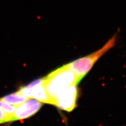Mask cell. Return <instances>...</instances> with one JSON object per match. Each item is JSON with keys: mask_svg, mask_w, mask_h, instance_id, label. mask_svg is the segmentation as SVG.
Segmentation results:
<instances>
[{"mask_svg": "<svg viewBox=\"0 0 126 126\" xmlns=\"http://www.w3.org/2000/svg\"><path fill=\"white\" fill-rule=\"evenodd\" d=\"M81 80L65 65L57 68L44 78L46 92L53 105L54 99L63 90L77 84Z\"/></svg>", "mask_w": 126, "mask_h": 126, "instance_id": "cell-1", "label": "cell"}, {"mask_svg": "<svg viewBox=\"0 0 126 126\" xmlns=\"http://www.w3.org/2000/svg\"><path fill=\"white\" fill-rule=\"evenodd\" d=\"M116 40V35H113L100 49L87 56L70 62L67 65L81 80L91 70L95 63L115 45Z\"/></svg>", "mask_w": 126, "mask_h": 126, "instance_id": "cell-2", "label": "cell"}, {"mask_svg": "<svg viewBox=\"0 0 126 126\" xmlns=\"http://www.w3.org/2000/svg\"><path fill=\"white\" fill-rule=\"evenodd\" d=\"M78 96L77 85L71 86L58 94L54 100L53 105L61 110L70 112L76 107Z\"/></svg>", "mask_w": 126, "mask_h": 126, "instance_id": "cell-3", "label": "cell"}, {"mask_svg": "<svg viewBox=\"0 0 126 126\" xmlns=\"http://www.w3.org/2000/svg\"><path fill=\"white\" fill-rule=\"evenodd\" d=\"M29 98H34L43 103L52 104V101L46 92L44 78L35 80L18 91Z\"/></svg>", "mask_w": 126, "mask_h": 126, "instance_id": "cell-4", "label": "cell"}, {"mask_svg": "<svg viewBox=\"0 0 126 126\" xmlns=\"http://www.w3.org/2000/svg\"><path fill=\"white\" fill-rule=\"evenodd\" d=\"M43 102L34 98H29L15 107L11 122L23 120L35 115L41 109Z\"/></svg>", "mask_w": 126, "mask_h": 126, "instance_id": "cell-5", "label": "cell"}, {"mask_svg": "<svg viewBox=\"0 0 126 126\" xmlns=\"http://www.w3.org/2000/svg\"><path fill=\"white\" fill-rule=\"evenodd\" d=\"M15 107L0 100V124L11 122Z\"/></svg>", "mask_w": 126, "mask_h": 126, "instance_id": "cell-6", "label": "cell"}, {"mask_svg": "<svg viewBox=\"0 0 126 126\" xmlns=\"http://www.w3.org/2000/svg\"><path fill=\"white\" fill-rule=\"evenodd\" d=\"M29 98L23 95L22 94L19 93L17 92L15 93L12 94L5 97H3V98H1L0 100L6 102L7 104L16 106L23 103L24 102H25Z\"/></svg>", "mask_w": 126, "mask_h": 126, "instance_id": "cell-7", "label": "cell"}]
</instances>
